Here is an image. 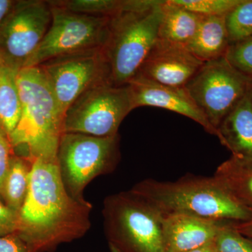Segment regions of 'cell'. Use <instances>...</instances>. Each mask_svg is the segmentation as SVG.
<instances>
[{
	"label": "cell",
	"mask_w": 252,
	"mask_h": 252,
	"mask_svg": "<svg viewBox=\"0 0 252 252\" xmlns=\"http://www.w3.org/2000/svg\"><path fill=\"white\" fill-rule=\"evenodd\" d=\"M218 130L220 143L231 152L233 158L252 164V87L222 121Z\"/></svg>",
	"instance_id": "obj_15"
},
{
	"label": "cell",
	"mask_w": 252,
	"mask_h": 252,
	"mask_svg": "<svg viewBox=\"0 0 252 252\" xmlns=\"http://www.w3.org/2000/svg\"><path fill=\"white\" fill-rule=\"evenodd\" d=\"M31 162L29 187L18 215L16 234L32 252H50L87 233L92 205L68 193L58 157H37Z\"/></svg>",
	"instance_id": "obj_1"
},
{
	"label": "cell",
	"mask_w": 252,
	"mask_h": 252,
	"mask_svg": "<svg viewBox=\"0 0 252 252\" xmlns=\"http://www.w3.org/2000/svg\"><path fill=\"white\" fill-rule=\"evenodd\" d=\"M232 225L242 235L252 239V219L248 221L232 223Z\"/></svg>",
	"instance_id": "obj_30"
},
{
	"label": "cell",
	"mask_w": 252,
	"mask_h": 252,
	"mask_svg": "<svg viewBox=\"0 0 252 252\" xmlns=\"http://www.w3.org/2000/svg\"><path fill=\"white\" fill-rule=\"evenodd\" d=\"M0 252H32L16 233L0 236Z\"/></svg>",
	"instance_id": "obj_28"
},
{
	"label": "cell",
	"mask_w": 252,
	"mask_h": 252,
	"mask_svg": "<svg viewBox=\"0 0 252 252\" xmlns=\"http://www.w3.org/2000/svg\"><path fill=\"white\" fill-rule=\"evenodd\" d=\"M52 21L49 1H18L0 30V64L21 70L35 52Z\"/></svg>",
	"instance_id": "obj_10"
},
{
	"label": "cell",
	"mask_w": 252,
	"mask_h": 252,
	"mask_svg": "<svg viewBox=\"0 0 252 252\" xmlns=\"http://www.w3.org/2000/svg\"><path fill=\"white\" fill-rule=\"evenodd\" d=\"M133 109L127 86L99 84L84 93L69 107L63 131L101 137L117 135L121 124Z\"/></svg>",
	"instance_id": "obj_8"
},
{
	"label": "cell",
	"mask_w": 252,
	"mask_h": 252,
	"mask_svg": "<svg viewBox=\"0 0 252 252\" xmlns=\"http://www.w3.org/2000/svg\"><path fill=\"white\" fill-rule=\"evenodd\" d=\"M230 45L225 16H203L193 37L185 47L207 63L225 57Z\"/></svg>",
	"instance_id": "obj_16"
},
{
	"label": "cell",
	"mask_w": 252,
	"mask_h": 252,
	"mask_svg": "<svg viewBox=\"0 0 252 252\" xmlns=\"http://www.w3.org/2000/svg\"><path fill=\"white\" fill-rule=\"evenodd\" d=\"M38 66L64 118L69 107L86 91L99 84H112L102 50L55 58Z\"/></svg>",
	"instance_id": "obj_11"
},
{
	"label": "cell",
	"mask_w": 252,
	"mask_h": 252,
	"mask_svg": "<svg viewBox=\"0 0 252 252\" xmlns=\"http://www.w3.org/2000/svg\"><path fill=\"white\" fill-rule=\"evenodd\" d=\"M50 2L73 12L111 17L122 9L124 0H57Z\"/></svg>",
	"instance_id": "obj_22"
},
{
	"label": "cell",
	"mask_w": 252,
	"mask_h": 252,
	"mask_svg": "<svg viewBox=\"0 0 252 252\" xmlns=\"http://www.w3.org/2000/svg\"><path fill=\"white\" fill-rule=\"evenodd\" d=\"M252 84V79L223 57L204 63L185 87L207 120L218 130Z\"/></svg>",
	"instance_id": "obj_9"
},
{
	"label": "cell",
	"mask_w": 252,
	"mask_h": 252,
	"mask_svg": "<svg viewBox=\"0 0 252 252\" xmlns=\"http://www.w3.org/2000/svg\"><path fill=\"white\" fill-rule=\"evenodd\" d=\"M126 86L134 109L140 107H155L172 111L198 123L207 132L217 136L220 140V132L207 120L185 86L162 85L140 77L132 78Z\"/></svg>",
	"instance_id": "obj_13"
},
{
	"label": "cell",
	"mask_w": 252,
	"mask_h": 252,
	"mask_svg": "<svg viewBox=\"0 0 252 252\" xmlns=\"http://www.w3.org/2000/svg\"></svg>",
	"instance_id": "obj_34"
},
{
	"label": "cell",
	"mask_w": 252,
	"mask_h": 252,
	"mask_svg": "<svg viewBox=\"0 0 252 252\" xmlns=\"http://www.w3.org/2000/svg\"><path fill=\"white\" fill-rule=\"evenodd\" d=\"M225 223L182 214L163 215L165 252H187L213 243Z\"/></svg>",
	"instance_id": "obj_14"
},
{
	"label": "cell",
	"mask_w": 252,
	"mask_h": 252,
	"mask_svg": "<svg viewBox=\"0 0 252 252\" xmlns=\"http://www.w3.org/2000/svg\"><path fill=\"white\" fill-rule=\"evenodd\" d=\"M204 63L185 46L158 38L135 77L162 85L184 87Z\"/></svg>",
	"instance_id": "obj_12"
},
{
	"label": "cell",
	"mask_w": 252,
	"mask_h": 252,
	"mask_svg": "<svg viewBox=\"0 0 252 252\" xmlns=\"http://www.w3.org/2000/svg\"><path fill=\"white\" fill-rule=\"evenodd\" d=\"M228 222L222 226L215 240L219 252H252V239L239 233Z\"/></svg>",
	"instance_id": "obj_24"
},
{
	"label": "cell",
	"mask_w": 252,
	"mask_h": 252,
	"mask_svg": "<svg viewBox=\"0 0 252 252\" xmlns=\"http://www.w3.org/2000/svg\"><path fill=\"white\" fill-rule=\"evenodd\" d=\"M18 215L0 200V236L16 233Z\"/></svg>",
	"instance_id": "obj_27"
},
{
	"label": "cell",
	"mask_w": 252,
	"mask_h": 252,
	"mask_svg": "<svg viewBox=\"0 0 252 252\" xmlns=\"http://www.w3.org/2000/svg\"><path fill=\"white\" fill-rule=\"evenodd\" d=\"M214 248H215V242L207 244V245L202 247V248L187 252H212L213 251Z\"/></svg>",
	"instance_id": "obj_31"
},
{
	"label": "cell",
	"mask_w": 252,
	"mask_h": 252,
	"mask_svg": "<svg viewBox=\"0 0 252 252\" xmlns=\"http://www.w3.org/2000/svg\"><path fill=\"white\" fill-rule=\"evenodd\" d=\"M109 248H110V252H122L119 250L117 248L112 245H109Z\"/></svg>",
	"instance_id": "obj_32"
},
{
	"label": "cell",
	"mask_w": 252,
	"mask_h": 252,
	"mask_svg": "<svg viewBox=\"0 0 252 252\" xmlns=\"http://www.w3.org/2000/svg\"><path fill=\"white\" fill-rule=\"evenodd\" d=\"M203 16L175 4L162 1L158 39L186 46L193 37Z\"/></svg>",
	"instance_id": "obj_17"
},
{
	"label": "cell",
	"mask_w": 252,
	"mask_h": 252,
	"mask_svg": "<svg viewBox=\"0 0 252 252\" xmlns=\"http://www.w3.org/2000/svg\"><path fill=\"white\" fill-rule=\"evenodd\" d=\"M18 1L0 0V30L4 26L10 14L14 11Z\"/></svg>",
	"instance_id": "obj_29"
},
{
	"label": "cell",
	"mask_w": 252,
	"mask_h": 252,
	"mask_svg": "<svg viewBox=\"0 0 252 252\" xmlns=\"http://www.w3.org/2000/svg\"><path fill=\"white\" fill-rule=\"evenodd\" d=\"M31 167V160L14 154L5 180L3 202L18 215L27 196Z\"/></svg>",
	"instance_id": "obj_20"
},
{
	"label": "cell",
	"mask_w": 252,
	"mask_h": 252,
	"mask_svg": "<svg viewBox=\"0 0 252 252\" xmlns=\"http://www.w3.org/2000/svg\"><path fill=\"white\" fill-rule=\"evenodd\" d=\"M21 115L9 135L14 153L30 160L37 157L57 158L64 133V116L44 72L39 66L17 73Z\"/></svg>",
	"instance_id": "obj_2"
},
{
	"label": "cell",
	"mask_w": 252,
	"mask_h": 252,
	"mask_svg": "<svg viewBox=\"0 0 252 252\" xmlns=\"http://www.w3.org/2000/svg\"><path fill=\"white\" fill-rule=\"evenodd\" d=\"M131 190L162 215L182 214L233 223L252 219V210L235 201L213 177H185L174 182L147 180Z\"/></svg>",
	"instance_id": "obj_4"
},
{
	"label": "cell",
	"mask_w": 252,
	"mask_h": 252,
	"mask_svg": "<svg viewBox=\"0 0 252 252\" xmlns=\"http://www.w3.org/2000/svg\"><path fill=\"white\" fill-rule=\"evenodd\" d=\"M175 4L202 16H225L242 0H172Z\"/></svg>",
	"instance_id": "obj_23"
},
{
	"label": "cell",
	"mask_w": 252,
	"mask_h": 252,
	"mask_svg": "<svg viewBox=\"0 0 252 252\" xmlns=\"http://www.w3.org/2000/svg\"><path fill=\"white\" fill-rule=\"evenodd\" d=\"M212 252H219L218 250H217V248H216V247H215V248H214L213 251H212Z\"/></svg>",
	"instance_id": "obj_33"
},
{
	"label": "cell",
	"mask_w": 252,
	"mask_h": 252,
	"mask_svg": "<svg viewBox=\"0 0 252 252\" xmlns=\"http://www.w3.org/2000/svg\"><path fill=\"white\" fill-rule=\"evenodd\" d=\"M104 229L122 252H165L163 215L132 190L104 200Z\"/></svg>",
	"instance_id": "obj_5"
},
{
	"label": "cell",
	"mask_w": 252,
	"mask_h": 252,
	"mask_svg": "<svg viewBox=\"0 0 252 252\" xmlns=\"http://www.w3.org/2000/svg\"><path fill=\"white\" fill-rule=\"evenodd\" d=\"M213 177L235 201L252 210V164L231 157L217 167Z\"/></svg>",
	"instance_id": "obj_18"
},
{
	"label": "cell",
	"mask_w": 252,
	"mask_h": 252,
	"mask_svg": "<svg viewBox=\"0 0 252 252\" xmlns=\"http://www.w3.org/2000/svg\"><path fill=\"white\" fill-rule=\"evenodd\" d=\"M49 3L52 21L26 67L61 56L102 50L109 34L110 17L73 12Z\"/></svg>",
	"instance_id": "obj_7"
},
{
	"label": "cell",
	"mask_w": 252,
	"mask_h": 252,
	"mask_svg": "<svg viewBox=\"0 0 252 252\" xmlns=\"http://www.w3.org/2000/svg\"><path fill=\"white\" fill-rule=\"evenodd\" d=\"M162 3L124 0L122 9L111 16L108 39L102 52L113 86H125L135 77L157 42Z\"/></svg>",
	"instance_id": "obj_3"
},
{
	"label": "cell",
	"mask_w": 252,
	"mask_h": 252,
	"mask_svg": "<svg viewBox=\"0 0 252 252\" xmlns=\"http://www.w3.org/2000/svg\"></svg>",
	"instance_id": "obj_35"
},
{
	"label": "cell",
	"mask_w": 252,
	"mask_h": 252,
	"mask_svg": "<svg viewBox=\"0 0 252 252\" xmlns=\"http://www.w3.org/2000/svg\"><path fill=\"white\" fill-rule=\"evenodd\" d=\"M0 64V127L8 135L14 131L21 115L17 73Z\"/></svg>",
	"instance_id": "obj_19"
},
{
	"label": "cell",
	"mask_w": 252,
	"mask_h": 252,
	"mask_svg": "<svg viewBox=\"0 0 252 252\" xmlns=\"http://www.w3.org/2000/svg\"><path fill=\"white\" fill-rule=\"evenodd\" d=\"M14 154V149L10 142L9 135L0 127V200L2 202L4 182Z\"/></svg>",
	"instance_id": "obj_26"
},
{
	"label": "cell",
	"mask_w": 252,
	"mask_h": 252,
	"mask_svg": "<svg viewBox=\"0 0 252 252\" xmlns=\"http://www.w3.org/2000/svg\"><path fill=\"white\" fill-rule=\"evenodd\" d=\"M119 136L95 137L66 132L60 140L58 161L69 195L86 200L84 190L97 177L112 171L119 157Z\"/></svg>",
	"instance_id": "obj_6"
},
{
	"label": "cell",
	"mask_w": 252,
	"mask_h": 252,
	"mask_svg": "<svg viewBox=\"0 0 252 252\" xmlns=\"http://www.w3.org/2000/svg\"><path fill=\"white\" fill-rule=\"evenodd\" d=\"M230 44L252 36V0H242L225 16Z\"/></svg>",
	"instance_id": "obj_21"
},
{
	"label": "cell",
	"mask_w": 252,
	"mask_h": 252,
	"mask_svg": "<svg viewBox=\"0 0 252 252\" xmlns=\"http://www.w3.org/2000/svg\"><path fill=\"white\" fill-rule=\"evenodd\" d=\"M225 58L235 69L252 80V36L230 44Z\"/></svg>",
	"instance_id": "obj_25"
}]
</instances>
